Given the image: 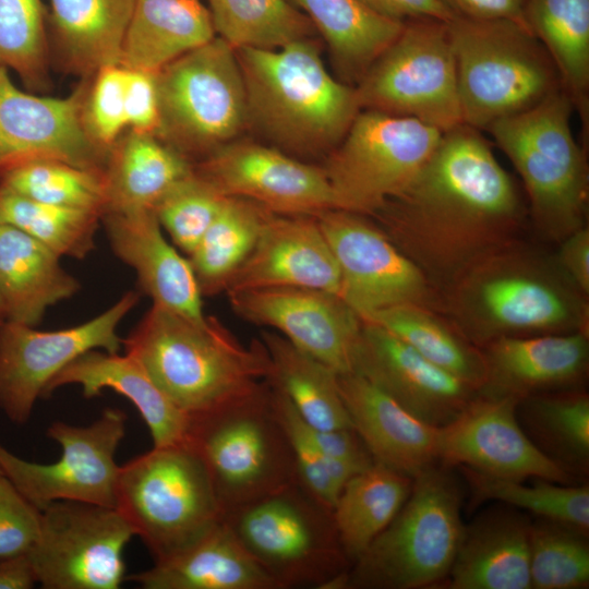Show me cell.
<instances>
[{
  "label": "cell",
  "mask_w": 589,
  "mask_h": 589,
  "mask_svg": "<svg viewBox=\"0 0 589 589\" xmlns=\"http://www.w3.org/2000/svg\"><path fill=\"white\" fill-rule=\"evenodd\" d=\"M308 37L277 49H236L249 127L293 157L328 155L361 111L356 87L336 80Z\"/></svg>",
  "instance_id": "3"
},
{
  "label": "cell",
  "mask_w": 589,
  "mask_h": 589,
  "mask_svg": "<svg viewBox=\"0 0 589 589\" xmlns=\"http://www.w3.org/2000/svg\"><path fill=\"white\" fill-rule=\"evenodd\" d=\"M129 291L92 320L69 328L37 330L33 326L0 323V409L15 424L26 423L51 380L87 351L118 353L122 339L117 328L137 304Z\"/></svg>",
  "instance_id": "16"
},
{
  "label": "cell",
  "mask_w": 589,
  "mask_h": 589,
  "mask_svg": "<svg viewBox=\"0 0 589 589\" xmlns=\"http://www.w3.org/2000/svg\"><path fill=\"white\" fill-rule=\"evenodd\" d=\"M194 165L158 135L130 131L110 149L104 170L107 209L154 211L157 202Z\"/></svg>",
  "instance_id": "32"
},
{
  "label": "cell",
  "mask_w": 589,
  "mask_h": 589,
  "mask_svg": "<svg viewBox=\"0 0 589 589\" xmlns=\"http://www.w3.org/2000/svg\"><path fill=\"white\" fill-rule=\"evenodd\" d=\"M48 247L9 226L0 225V297L5 320L35 327L47 309L71 298L80 283Z\"/></svg>",
  "instance_id": "30"
},
{
  "label": "cell",
  "mask_w": 589,
  "mask_h": 589,
  "mask_svg": "<svg viewBox=\"0 0 589 589\" xmlns=\"http://www.w3.org/2000/svg\"><path fill=\"white\" fill-rule=\"evenodd\" d=\"M115 254L131 266L153 304L202 320V292L188 257L165 238L154 211L108 212L101 217Z\"/></svg>",
  "instance_id": "25"
},
{
  "label": "cell",
  "mask_w": 589,
  "mask_h": 589,
  "mask_svg": "<svg viewBox=\"0 0 589 589\" xmlns=\"http://www.w3.org/2000/svg\"><path fill=\"white\" fill-rule=\"evenodd\" d=\"M338 386L352 428L375 462L412 479L438 462V428L419 420L359 374H338Z\"/></svg>",
  "instance_id": "26"
},
{
  "label": "cell",
  "mask_w": 589,
  "mask_h": 589,
  "mask_svg": "<svg viewBox=\"0 0 589 589\" xmlns=\"http://www.w3.org/2000/svg\"><path fill=\"white\" fill-rule=\"evenodd\" d=\"M375 13L400 22L436 19L449 22L456 15L440 0H359Z\"/></svg>",
  "instance_id": "54"
},
{
  "label": "cell",
  "mask_w": 589,
  "mask_h": 589,
  "mask_svg": "<svg viewBox=\"0 0 589 589\" xmlns=\"http://www.w3.org/2000/svg\"><path fill=\"white\" fill-rule=\"evenodd\" d=\"M447 286L456 330L484 346L500 337L585 332V296L560 272L507 244L474 262Z\"/></svg>",
  "instance_id": "4"
},
{
  "label": "cell",
  "mask_w": 589,
  "mask_h": 589,
  "mask_svg": "<svg viewBox=\"0 0 589 589\" xmlns=\"http://www.w3.org/2000/svg\"><path fill=\"white\" fill-rule=\"evenodd\" d=\"M531 521L514 507H495L464 526L450 567L452 589H531Z\"/></svg>",
  "instance_id": "27"
},
{
  "label": "cell",
  "mask_w": 589,
  "mask_h": 589,
  "mask_svg": "<svg viewBox=\"0 0 589 589\" xmlns=\"http://www.w3.org/2000/svg\"><path fill=\"white\" fill-rule=\"evenodd\" d=\"M517 402L512 396L478 392L455 419L438 428V462L502 479L532 478L575 484L576 478L526 435L517 420Z\"/></svg>",
  "instance_id": "18"
},
{
  "label": "cell",
  "mask_w": 589,
  "mask_h": 589,
  "mask_svg": "<svg viewBox=\"0 0 589 589\" xmlns=\"http://www.w3.org/2000/svg\"><path fill=\"white\" fill-rule=\"evenodd\" d=\"M134 0H48L47 22L72 67L83 73L120 64Z\"/></svg>",
  "instance_id": "34"
},
{
  "label": "cell",
  "mask_w": 589,
  "mask_h": 589,
  "mask_svg": "<svg viewBox=\"0 0 589 589\" xmlns=\"http://www.w3.org/2000/svg\"><path fill=\"white\" fill-rule=\"evenodd\" d=\"M214 37L209 10L201 0H134L120 64L157 73Z\"/></svg>",
  "instance_id": "31"
},
{
  "label": "cell",
  "mask_w": 589,
  "mask_h": 589,
  "mask_svg": "<svg viewBox=\"0 0 589 589\" xmlns=\"http://www.w3.org/2000/svg\"><path fill=\"white\" fill-rule=\"evenodd\" d=\"M207 8L216 36L235 49H277L316 34L288 0H208Z\"/></svg>",
  "instance_id": "41"
},
{
  "label": "cell",
  "mask_w": 589,
  "mask_h": 589,
  "mask_svg": "<svg viewBox=\"0 0 589 589\" xmlns=\"http://www.w3.org/2000/svg\"><path fill=\"white\" fill-rule=\"evenodd\" d=\"M588 532L538 519L530 525L529 573L533 589H579L589 584Z\"/></svg>",
  "instance_id": "45"
},
{
  "label": "cell",
  "mask_w": 589,
  "mask_h": 589,
  "mask_svg": "<svg viewBox=\"0 0 589 589\" xmlns=\"http://www.w3.org/2000/svg\"><path fill=\"white\" fill-rule=\"evenodd\" d=\"M224 520L279 589H341L351 563L332 510L298 481L230 509Z\"/></svg>",
  "instance_id": "9"
},
{
  "label": "cell",
  "mask_w": 589,
  "mask_h": 589,
  "mask_svg": "<svg viewBox=\"0 0 589 589\" xmlns=\"http://www.w3.org/2000/svg\"><path fill=\"white\" fill-rule=\"evenodd\" d=\"M442 134L414 118L361 110L322 166L336 208L373 216L413 181Z\"/></svg>",
  "instance_id": "12"
},
{
  "label": "cell",
  "mask_w": 589,
  "mask_h": 589,
  "mask_svg": "<svg viewBox=\"0 0 589 589\" xmlns=\"http://www.w3.org/2000/svg\"><path fill=\"white\" fill-rule=\"evenodd\" d=\"M241 318L269 327L337 374L351 372L362 320L336 293L302 287L236 291L227 294Z\"/></svg>",
  "instance_id": "21"
},
{
  "label": "cell",
  "mask_w": 589,
  "mask_h": 589,
  "mask_svg": "<svg viewBox=\"0 0 589 589\" xmlns=\"http://www.w3.org/2000/svg\"><path fill=\"white\" fill-rule=\"evenodd\" d=\"M36 584L26 554L0 560V589H29Z\"/></svg>",
  "instance_id": "55"
},
{
  "label": "cell",
  "mask_w": 589,
  "mask_h": 589,
  "mask_svg": "<svg viewBox=\"0 0 589 589\" xmlns=\"http://www.w3.org/2000/svg\"><path fill=\"white\" fill-rule=\"evenodd\" d=\"M0 185L25 197L101 215L107 209L104 172L56 159H34L0 176Z\"/></svg>",
  "instance_id": "44"
},
{
  "label": "cell",
  "mask_w": 589,
  "mask_h": 589,
  "mask_svg": "<svg viewBox=\"0 0 589 589\" xmlns=\"http://www.w3.org/2000/svg\"><path fill=\"white\" fill-rule=\"evenodd\" d=\"M134 532L115 507L58 501L40 510L26 553L45 589H118L127 579L123 551Z\"/></svg>",
  "instance_id": "14"
},
{
  "label": "cell",
  "mask_w": 589,
  "mask_h": 589,
  "mask_svg": "<svg viewBox=\"0 0 589 589\" xmlns=\"http://www.w3.org/2000/svg\"><path fill=\"white\" fill-rule=\"evenodd\" d=\"M448 22H404L354 86L361 110L414 118L442 132L464 123Z\"/></svg>",
  "instance_id": "13"
},
{
  "label": "cell",
  "mask_w": 589,
  "mask_h": 589,
  "mask_svg": "<svg viewBox=\"0 0 589 589\" xmlns=\"http://www.w3.org/2000/svg\"><path fill=\"white\" fill-rule=\"evenodd\" d=\"M452 468L437 462L413 478L408 498L350 566L342 589H418L447 578L465 526Z\"/></svg>",
  "instance_id": "5"
},
{
  "label": "cell",
  "mask_w": 589,
  "mask_h": 589,
  "mask_svg": "<svg viewBox=\"0 0 589 589\" xmlns=\"http://www.w3.org/2000/svg\"><path fill=\"white\" fill-rule=\"evenodd\" d=\"M573 110L567 94L558 89L485 129L520 176L534 225L558 242L585 226L588 205V165L572 131Z\"/></svg>",
  "instance_id": "7"
},
{
  "label": "cell",
  "mask_w": 589,
  "mask_h": 589,
  "mask_svg": "<svg viewBox=\"0 0 589 589\" xmlns=\"http://www.w3.org/2000/svg\"><path fill=\"white\" fill-rule=\"evenodd\" d=\"M525 212L480 130L460 123L443 132L413 181L371 217L430 283L447 285L510 244Z\"/></svg>",
  "instance_id": "1"
},
{
  "label": "cell",
  "mask_w": 589,
  "mask_h": 589,
  "mask_svg": "<svg viewBox=\"0 0 589 589\" xmlns=\"http://www.w3.org/2000/svg\"><path fill=\"white\" fill-rule=\"evenodd\" d=\"M517 420L531 442L574 478L589 467V397L554 390L518 400Z\"/></svg>",
  "instance_id": "38"
},
{
  "label": "cell",
  "mask_w": 589,
  "mask_h": 589,
  "mask_svg": "<svg viewBox=\"0 0 589 589\" xmlns=\"http://www.w3.org/2000/svg\"><path fill=\"white\" fill-rule=\"evenodd\" d=\"M84 103V122L93 141L110 151L127 125L124 109L125 68L108 65L95 72Z\"/></svg>",
  "instance_id": "49"
},
{
  "label": "cell",
  "mask_w": 589,
  "mask_h": 589,
  "mask_svg": "<svg viewBox=\"0 0 589 589\" xmlns=\"http://www.w3.org/2000/svg\"><path fill=\"white\" fill-rule=\"evenodd\" d=\"M440 1L443 2L456 16L473 20H510L528 28L526 22V8L528 0Z\"/></svg>",
  "instance_id": "53"
},
{
  "label": "cell",
  "mask_w": 589,
  "mask_h": 589,
  "mask_svg": "<svg viewBox=\"0 0 589 589\" xmlns=\"http://www.w3.org/2000/svg\"><path fill=\"white\" fill-rule=\"evenodd\" d=\"M5 321L4 308L0 297V323Z\"/></svg>",
  "instance_id": "56"
},
{
  "label": "cell",
  "mask_w": 589,
  "mask_h": 589,
  "mask_svg": "<svg viewBox=\"0 0 589 589\" xmlns=\"http://www.w3.org/2000/svg\"><path fill=\"white\" fill-rule=\"evenodd\" d=\"M272 212L243 197L229 196L188 256L202 296L225 292L253 250Z\"/></svg>",
  "instance_id": "39"
},
{
  "label": "cell",
  "mask_w": 589,
  "mask_h": 589,
  "mask_svg": "<svg viewBox=\"0 0 589 589\" xmlns=\"http://www.w3.org/2000/svg\"><path fill=\"white\" fill-rule=\"evenodd\" d=\"M160 139L202 159L249 127L236 49L216 36L156 73Z\"/></svg>",
  "instance_id": "10"
},
{
  "label": "cell",
  "mask_w": 589,
  "mask_h": 589,
  "mask_svg": "<svg viewBox=\"0 0 589 589\" xmlns=\"http://www.w3.org/2000/svg\"><path fill=\"white\" fill-rule=\"evenodd\" d=\"M361 320L385 328L426 360L478 392L482 387L485 377L482 352L472 347L456 329L438 320L428 306L396 305Z\"/></svg>",
  "instance_id": "40"
},
{
  "label": "cell",
  "mask_w": 589,
  "mask_h": 589,
  "mask_svg": "<svg viewBox=\"0 0 589 589\" xmlns=\"http://www.w3.org/2000/svg\"><path fill=\"white\" fill-rule=\"evenodd\" d=\"M194 169L226 196L251 200L274 214L317 216L336 208L323 167L272 145L237 139Z\"/></svg>",
  "instance_id": "19"
},
{
  "label": "cell",
  "mask_w": 589,
  "mask_h": 589,
  "mask_svg": "<svg viewBox=\"0 0 589 589\" xmlns=\"http://www.w3.org/2000/svg\"><path fill=\"white\" fill-rule=\"evenodd\" d=\"M477 502L497 501L506 506L525 510L539 519L567 525L584 532L589 530L588 484H563L534 479H502L459 467Z\"/></svg>",
  "instance_id": "42"
},
{
  "label": "cell",
  "mask_w": 589,
  "mask_h": 589,
  "mask_svg": "<svg viewBox=\"0 0 589 589\" xmlns=\"http://www.w3.org/2000/svg\"><path fill=\"white\" fill-rule=\"evenodd\" d=\"M85 89L68 97H43L23 92L0 68V176L34 159H56L104 172L105 152L84 122Z\"/></svg>",
  "instance_id": "20"
},
{
  "label": "cell",
  "mask_w": 589,
  "mask_h": 589,
  "mask_svg": "<svg viewBox=\"0 0 589 589\" xmlns=\"http://www.w3.org/2000/svg\"><path fill=\"white\" fill-rule=\"evenodd\" d=\"M0 68L28 88L47 76V8L43 0H0Z\"/></svg>",
  "instance_id": "46"
},
{
  "label": "cell",
  "mask_w": 589,
  "mask_h": 589,
  "mask_svg": "<svg viewBox=\"0 0 589 589\" xmlns=\"http://www.w3.org/2000/svg\"><path fill=\"white\" fill-rule=\"evenodd\" d=\"M75 384L85 398L109 388L128 398L145 421L154 446L185 441L190 418L154 383L140 363L129 354L95 349L63 368L49 383L45 398L57 388Z\"/></svg>",
  "instance_id": "29"
},
{
  "label": "cell",
  "mask_w": 589,
  "mask_h": 589,
  "mask_svg": "<svg viewBox=\"0 0 589 589\" xmlns=\"http://www.w3.org/2000/svg\"><path fill=\"white\" fill-rule=\"evenodd\" d=\"M39 524L40 510L0 469V560L26 554L38 536Z\"/></svg>",
  "instance_id": "50"
},
{
  "label": "cell",
  "mask_w": 589,
  "mask_h": 589,
  "mask_svg": "<svg viewBox=\"0 0 589 589\" xmlns=\"http://www.w3.org/2000/svg\"><path fill=\"white\" fill-rule=\"evenodd\" d=\"M115 508L154 562L190 545L225 517L209 473L187 441L153 446L120 466Z\"/></svg>",
  "instance_id": "8"
},
{
  "label": "cell",
  "mask_w": 589,
  "mask_h": 589,
  "mask_svg": "<svg viewBox=\"0 0 589 589\" xmlns=\"http://www.w3.org/2000/svg\"><path fill=\"white\" fill-rule=\"evenodd\" d=\"M485 377L479 393L512 396L568 389L585 375L589 360L582 330L500 337L483 346Z\"/></svg>",
  "instance_id": "24"
},
{
  "label": "cell",
  "mask_w": 589,
  "mask_h": 589,
  "mask_svg": "<svg viewBox=\"0 0 589 589\" xmlns=\"http://www.w3.org/2000/svg\"><path fill=\"white\" fill-rule=\"evenodd\" d=\"M124 109L132 131L158 134L160 117L156 73L125 69Z\"/></svg>",
  "instance_id": "51"
},
{
  "label": "cell",
  "mask_w": 589,
  "mask_h": 589,
  "mask_svg": "<svg viewBox=\"0 0 589 589\" xmlns=\"http://www.w3.org/2000/svg\"><path fill=\"white\" fill-rule=\"evenodd\" d=\"M279 287L313 288L340 297V273L316 216L272 213L225 293Z\"/></svg>",
  "instance_id": "23"
},
{
  "label": "cell",
  "mask_w": 589,
  "mask_h": 589,
  "mask_svg": "<svg viewBox=\"0 0 589 589\" xmlns=\"http://www.w3.org/2000/svg\"><path fill=\"white\" fill-rule=\"evenodd\" d=\"M526 22L560 76L580 117L586 142L589 127V0H528Z\"/></svg>",
  "instance_id": "35"
},
{
  "label": "cell",
  "mask_w": 589,
  "mask_h": 589,
  "mask_svg": "<svg viewBox=\"0 0 589 589\" xmlns=\"http://www.w3.org/2000/svg\"><path fill=\"white\" fill-rule=\"evenodd\" d=\"M351 372L436 428L455 419L478 394L385 328L366 321H362L353 348Z\"/></svg>",
  "instance_id": "22"
},
{
  "label": "cell",
  "mask_w": 589,
  "mask_h": 589,
  "mask_svg": "<svg viewBox=\"0 0 589 589\" xmlns=\"http://www.w3.org/2000/svg\"><path fill=\"white\" fill-rule=\"evenodd\" d=\"M125 423L127 414L118 408H106L88 425L56 421L48 426L47 436L61 447L57 461H28L0 443V469L39 510L58 501L115 507L120 467L115 455L125 435Z\"/></svg>",
  "instance_id": "15"
},
{
  "label": "cell",
  "mask_w": 589,
  "mask_h": 589,
  "mask_svg": "<svg viewBox=\"0 0 589 589\" xmlns=\"http://www.w3.org/2000/svg\"><path fill=\"white\" fill-rule=\"evenodd\" d=\"M316 218L340 273V298L360 318L396 305L431 303L428 277L366 216L333 208Z\"/></svg>",
  "instance_id": "17"
},
{
  "label": "cell",
  "mask_w": 589,
  "mask_h": 589,
  "mask_svg": "<svg viewBox=\"0 0 589 589\" xmlns=\"http://www.w3.org/2000/svg\"><path fill=\"white\" fill-rule=\"evenodd\" d=\"M292 1L322 35L336 68L352 86L404 27V22L382 16L359 0Z\"/></svg>",
  "instance_id": "33"
},
{
  "label": "cell",
  "mask_w": 589,
  "mask_h": 589,
  "mask_svg": "<svg viewBox=\"0 0 589 589\" xmlns=\"http://www.w3.org/2000/svg\"><path fill=\"white\" fill-rule=\"evenodd\" d=\"M447 25L464 123L485 130L563 89L549 53L527 27L461 16Z\"/></svg>",
  "instance_id": "6"
},
{
  "label": "cell",
  "mask_w": 589,
  "mask_h": 589,
  "mask_svg": "<svg viewBox=\"0 0 589 589\" xmlns=\"http://www.w3.org/2000/svg\"><path fill=\"white\" fill-rule=\"evenodd\" d=\"M271 360L269 383L301 419L320 430L353 429L342 401L338 374L273 330L261 333Z\"/></svg>",
  "instance_id": "37"
},
{
  "label": "cell",
  "mask_w": 589,
  "mask_h": 589,
  "mask_svg": "<svg viewBox=\"0 0 589 589\" xmlns=\"http://www.w3.org/2000/svg\"><path fill=\"white\" fill-rule=\"evenodd\" d=\"M228 197L193 168L157 202L154 213L173 244L189 256Z\"/></svg>",
  "instance_id": "48"
},
{
  "label": "cell",
  "mask_w": 589,
  "mask_h": 589,
  "mask_svg": "<svg viewBox=\"0 0 589 589\" xmlns=\"http://www.w3.org/2000/svg\"><path fill=\"white\" fill-rule=\"evenodd\" d=\"M269 400L274 414L288 438L298 482L332 510L346 482L363 469L347 461L327 459L309 434L305 422L272 384Z\"/></svg>",
  "instance_id": "47"
},
{
  "label": "cell",
  "mask_w": 589,
  "mask_h": 589,
  "mask_svg": "<svg viewBox=\"0 0 589 589\" xmlns=\"http://www.w3.org/2000/svg\"><path fill=\"white\" fill-rule=\"evenodd\" d=\"M122 346L189 418L248 399L269 384L262 340L243 345L215 316L193 320L153 304Z\"/></svg>",
  "instance_id": "2"
},
{
  "label": "cell",
  "mask_w": 589,
  "mask_h": 589,
  "mask_svg": "<svg viewBox=\"0 0 589 589\" xmlns=\"http://www.w3.org/2000/svg\"><path fill=\"white\" fill-rule=\"evenodd\" d=\"M271 384L260 394L190 418L185 441L203 460L225 514L298 481Z\"/></svg>",
  "instance_id": "11"
},
{
  "label": "cell",
  "mask_w": 589,
  "mask_h": 589,
  "mask_svg": "<svg viewBox=\"0 0 589 589\" xmlns=\"http://www.w3.org/2000/svg\"><path fill=\"white\" fill-rule=\"evenodd\" d=\"M560 244L555 265L564 277L584 296L589 293V229L580 227Z\"/></svg>",
  "instance_id": "52"
},
{
  "label": "cell",
  "mask_w": 589,
  "mask_h": 589,
  "mask_svg": "<svg viewBox=\"0 0 589 589\" xmlns=\"http://www.w3.org/2000/svg\"><path fill=\"white\" fill-rule=\"evenodd\" d=\"M412 481V478L374 461L342 486L332 516L351 565L397 515L410 494Z\"/></svg>",
  "instance_id": "36"
},
{
  "label": "cell",
  "mask_w": 589,
  "mask_h": 589,
  "mask_svg": "<svg viewBox=\"0 0 589 589\" xmlns=\"http://www.w3.org/2000/svg\"><path fill=\"white\" fill-rule=\"evenodd\" d=\"M101 215L38 202L0 185V225L12 226L59 256L85 259L95 248Z\"/></svg>",
  "instance_id": "43"
},
{
  "label": "cell",
  "mask_w": 589,
  "mask_h": 589,
  "mask_svg": "<svg viewBox=\"0 0 589 589\" xmlns=\"http://www.w3.org/2000/svg\"><path fill=\"white\" fill-rule=\"evenodd\" d=\"M127 579L144 589H279L224 519L181 551Z\"/></svg>",
  "instance_id": "28"
}]
</instances>
